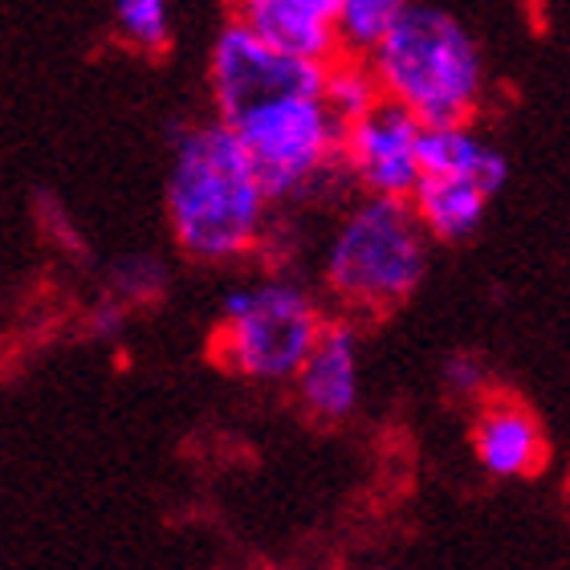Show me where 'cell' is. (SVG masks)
<instances>
[{
    "label": "cell",
    "instance_id": "8",
    "mask_svg": "<svg viewBox=\"0 0 570 570\" xmlns=\"http://www.w3.org/2000/svg\"><path fill=\"white\" fill-rule=\"evenodd\" d=\"M297 400L314 420L338 424L358 407L363 395V355H358V331L351 322H326L314 351L297 371Z\"/></svg>",
    "mask_w": 570,
    "mask_h": 570
},
{
    "label": "cell",
    "instance_id": "1",
    "mask_svg": "<svg viewBox=\"0 0 570 570\" xmlns=\"http://www.w3.org/2000/svg\"><path fill=\"white\" fill-rule=\"evenodd\" d=\"M265 191L249 151L225 122H196L176 139L167 167V225L196 262H240L269 228Z\"/></svg>",
    "mask_w": 570,
    "mask_h": 570
},
{
    "label": "cell",
    "instance_id": "6",
    "mask_svg": "<svg viewBox=\"0 0 570 570\" xmlns=\"http://www.w3.org/2000/svg\"><path fill=\"white\" fill-rule=\"evenodd\" d=\"M208 82H213V102L220 110V122H228L240 110L274 102V98H322L326 66L285 58V53L265 46L240 17H228L216 29L213 49H208Z\"/></svg>",
    "mask_w": 570,
    "mask_h": 570
},
{
    "label": "cell",
    "instance_id": "14",
    "mask_svg": "<svg viewBox=\"0 0 570 570\" xmlns=\"http://www.w3.org/2000/svg\"><path fill=\"white\" fill-rule=\"evenodd\" d=\"M383 95H380V82H375V73H371L367 61H351V58H338L326 66V82H322V107L331 110L334 122L338 127H351L355 119H363L371 107H380Z\"/></svg>",
    "mask_w": 570,
    "mask_h": 570
},
{
    "label": "cell",
    "instance_id": "9",
    "mask_svg": "<svg viewBox=\"0 0 570 570\" xmlns=\"http://www.w3.org/2000/svg\"><path fill=\"white\" fill-rule=\"evenodd\" d=\"M473 456L489 476H534L550 456L538 416L513 395H485L473 420Z\"/></svg>",
    "mask_w": 570,
    "mask_h": 570
},
{
    "label": "cell",
    "instance_id": "10",
    "mask_svg": "<svg viewBox=\"0 0 570 570\" xmlns=\"http://www.w3.org/2000/svg\"><path fill=\"white\" fill-rule=\"evenodd\" d=\"M334 12H338V0H249L240 4L237 17L285 58L331 66L338 61Z\"/></svg>",
    "mask_w": 570,
    "mask_h": 570
},
{
    "label": "cell",
    "instance_id": "4",
    "mask_svg": "<svg viewBox=\"0 0 570 570\" xmlns=\"http://www.w3.org/2000/svg\"><path fill=\"white\" fill-rule=\"evenodd\" d=\"M322 326L326 318L318 302L294 277L228 285L220 297L216 358L240 380L294 383Z\"/></svg>",
    "mask_w": 570,
    "mask_h": 570
},
{
    "label": "cell",
    "instance_id": "5",
    "mask_svg": "<svg viewBox=\"0 0 570 570\" xmlns=\"http://www.w3.org/2000/svg\"><path fill=\"white\" fill-rule=\"evenodd\" d=\"M249 151L269 200H297L343 167V127L322 98L294 95L249 107L225 122Z\"/></svg>",
    "mask_w": 570,
    "mask_h": 570
},
{
    "label": "cell",
    "instance_id": "7",
    "mask_svg": "<svg viewBox=\"0 0 570 570\" xmlns=\"http://www.w3.org/2000/svg\"><path fill=\"white\" fill-rule=\"evenodd\" d=\"M420 127L404 107L383 98L343 131V171L375 200H412L420 176Z\"/></svg>",
    "mask_w": 570,
    "mask_h": 570
},
{
    "label": "cell",
    "instance_id": "15",
    "mask_svg": "<svg viewBox=\"0 0 570 570\" xmlns=\"http://www.w3.org/2000/svg\"><path fill=\"white\" fill-rule=\"evenodd\" d=\"M115 24L142 53H164L171 46V9L164 0H119Z\"/></svg>",
    "mask_w": 570,
    "mask_h": 570
},
{
    "label": "cell",
    "instance_id": "2",
    "mask_svg": "<svg viewBox=\"0 0 570 570\" xmlns=\"http://www.w3.org/2000/svg\"><path fill=\"white\" fill-rule=\"evenodd\" d=\"M380 95L420 127L469 122L485 98V49L449 9L400 4L392 33L367 58Z\"/></svg>",
    "mask_w": 570,
    "mask_h": 570
},
{
    "label": "cell",
    "instance_id": "11",
    "mask_svg": "<svg viewBox=\"0 0 570 570\" xmlns=\"http://www.w3.org/2000/svg\"><path fill=\"white\" fill-rule=\"evenodd\" d=\"M420 176L469 179L485 196H493V191H501L505 176H510V164L469 122H456V127H424L420 131Z\"/></svg>",
    "mask_w": 570,
    "mask_h": 570
},
{
    "label": "cell",
    "instance_id": "16",
    "mask_svg": "<svg viewBox=\"0 0 570 570\" xmlns=\"http://www.w3.org/2000/svg\"><path fill=\"white\" fill-rule=\"evenodd\" d=\"M110 282H115V289H119L127 302H147V297H155L167 285V269L159 257L139 253V257H122V262L115 265Z\"/></svg>",
    "mask_w": 570,
    "mask_h": 570
},
{
    "label": "cell",
    "instance_id": "17",
    "mask_svg": "<svg viewBox=\"0 0 570 570\" xmlns=\"http://www.w3.org/2000/svg\"><path fill=\"white\" fill-rule=\"evenodd\" d=\"M444 387H449V395H456V400H473V404H481L489 395V371L485 363L476 355H452L449 363H444Z\"/></svg>",
    "mask_w": 570,
    "mask_h": 570
},
{
    "label": "cell",
    "instance_id": "18",
    "mask_svg": "<svg viewBox=\"0 0 570 570\" xmlns=\"http://www.w3.org/2000/svg\"><path fill=\"white\" fill-rule=\"evenodd\" d=\"M122 331V306L119 302H107V306L95 314V334H102V338H110V334Z\"/></svg>",
    "mask_w": 570,
    "mask_h": 570
},
{
    "label": "cell",
    "instance_id": "13",
    "mask_svg": "<svg viewBox=\"0 0 570 570\" xmlns=\"http://www.w3.org/2000/svg\"><path fill=\"white\" fill-rule=\"evenodd\" d=\"M400 17V0H338L334 33H338V58L367 61L392 33Z\"/></svg>",
    "mask_w": 570,
    "mask_h": 570
},
{
    "label": "cell",
    "instance_id": "12",
    "mask_svg": "<svg viewBox=\"0 0 570 570\" xmlns=\"http://www.w3.org/2000/svg\"><path fill=\"white\" fill-rule=\"evenodd\" d=\"M407 204L428 240H464L485 220L489 196L469 179H420Z\"/></svg>",
    "mask_w": 570,
    "mask_h": 570
},
{
    "label": "cell",
    "instance_id": "3",
    "mask_svg": "<svg viewBox=\"0 0 570 570\" xmlns=\"http://www.w3.org/2000/svg\"><path fill=\"white\" fill-rule=\"evenodd\" d=\"M428 269V237L407 200H358L331 233L322 282L338 306L383 314L416 294Z\"/></svg>",
    "mask_w": 570,
    "mask_h": 570
}]
</instances>
